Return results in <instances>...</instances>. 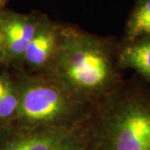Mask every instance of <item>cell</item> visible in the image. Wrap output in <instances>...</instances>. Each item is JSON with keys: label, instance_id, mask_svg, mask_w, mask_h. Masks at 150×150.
<instances>
[{"label": "cell", "instance_id": "9c48e42d", "mask_svg": "<svg viewBox=\"0 0 150 150\" xmlns=\"http://www.w3.org/2000/svg\"><path fill=\"white\" fill-rule=\"evenodd\" d=\"M150 36V0H139L126 26L128 41Z\"/></svg>", "mask_w": 150, "mask_h": 150}, {"label": "cell", "instance_id": "7a4b0ae2", "mask_svg": "<svg viewBox=\"0 0 150 150\" xmlns=\"http://www.w3.org/2000/svg\"><path fill=\"white\" fill-rule=\"evenodd\" d=\"M90 150H150V93L120 83L92 108Z\"/></svg>", "mask_w": 150, "mask_h": 150}, {"label": "cell", "instance_id": "52a82bcc", "mask_svg": "<svg viewBox=\"0 0 150 150\" xmlns=\"http://www.w3.org/2000/svg\"><path fill=\"white\" fill-rule=\"evenodd\" d=\"M117 61L121 67L130 68L150 80V36L128 41L118 50Z\"/></svg>", "mask_w": 150, "mask_h": 150}, {"label": "cell", "instance_id": "277c9868", "mask_svg": "<svg viewBox=\"0 0 150 150\" xmlns=\"http://www.w3.org/2000/svg\"><path fill=\"white\" fill-rule=\"evenodd\" d=\"M44 16L40 12L22 13L10 9L0 11V28L5 46L4 66L13 70L23 69L25 50Z\"/></svg>", "mask_w": 150, "mask_h": 150}, {"label": "cell", "instance_id": "8992f818", "mask_svg": "<svg viewBox=\"0 0 150 150\" xmlns=\"http://www.w3.org/2000/svg\"><path fill=\"white\" fill-rule=\"evenodd\" d=\"M59 24L45 14L25 50L23 59V69L38 74L47 66L57 47Z\"/></svg>", "mask_w": 150, "mask_h": 150}, {"label": "cell", "instance_id": "8fae6325", "mask_svg": "<svg viewBox=\"0 0 150 150\" xmlns=\"http://www.w3.org/2000/svg\"><path fill=\"white\" fill-rule=\"evenodd\" d=\"M5 59V46H4V35L0 28V65L4 66Z\"/></svg>", "mask_w": 150, "mask_h": 150}, {"label": "cell", "instance_id": "5b68a950", "mask_svg": "<svg viewBox=\"0 0 150 150\" xmlns=\"http://www.w3.org/2000/svg\"><path fill=\"white\" fill-rule=\"evenodd\" d=\"M70 131L46 126H22L12 122L0 126V150H51Z\"/></svg>", "mask_w": 150, "mask_h": 150}, {"label": "cell", "instance_id": "6da1fadb", "mask_svg": "<svg viewBox=\"0 0 150 150\" xmlns=\"http://www.w3.org/2000/svg\"><path fill=\"white\" fill-rule=\"evenodd\" d=\"M115 59L117 54L108 38L59 23L55 52L37 74L75 100L93 106L121 83Z\"/></svg>", "mask_w": 150, "mask_h": 150}, {"label": "cell", "instance_id": "3957f363", "mask_svg": "<svg viewBox=\"0 0 150 150\" xmlns=\"http://www.w3.org/2000/svg\"><path fill=\"white\" fill-rule=\"evenodd\" d=\"M11 74L18 97L17 124L74 130L89 118L93 106L75 100L42 76L25 69Z\"/></svg>", "mask_w": 150, "mask_h": 150}, {"label": "cell", "instance_id": "ba28073f", "mask_svg": "<svg viewBox=\"0 0 150 150\" xmlns=\"http://www.w3.org/2000/svg\"><path fill=\"white\" fill-rule=\"evenodd\" d=\"M18 97L13 78L8 72L0 73V126L15 120Z\"/></svg>", "mask_w": 150, "mask_h": 150}, {"label": "cell", "instance_id": "7c38bea8", "mask_svg": "<svg viewBox=\"0 0 150 150\" xmlns=\"http://www.w3.org/2000/svg\"><path fill=\"white\" fill-rule=\"evenodd\" d=\"M8 1L9 0H0V11L4 9V7L8 3Z\"/></svg>", "mask_w": 150, "mask_h": 150}, {"label": "cell", "instance_id": "30bf717a", "mask_svg": "<svg viewBox=\"0 0 150 150\" xmlns=\"http://www.w3.org/2000/svg\"><path fill=\"white\" fill-rule=\"evenodd\" d=\"M51 150H90L85 123L69 132Z\"/></svg>", "mask_w": 150, "mask_h": 150}]
</instances>
